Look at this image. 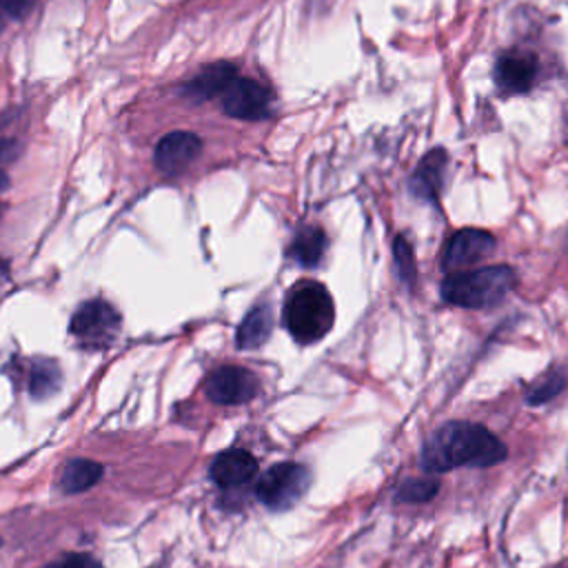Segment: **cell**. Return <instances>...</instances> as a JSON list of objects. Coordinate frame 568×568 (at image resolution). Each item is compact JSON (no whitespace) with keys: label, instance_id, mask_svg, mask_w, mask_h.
I'll use <instances>...</instances> for the list:
<instances>
[{"label":"cell","instance_id":"6da1fadb","mask_svg":"<svg viewBox=\"0 0 568 568\" xmlns=\"http://www.w3.org/2000/svg\"><path fill=\"white\" fill-rule=\"evenodd\" d=\"M506 446L481 424L448 422L433 430L422 448V466L428 473H446L459 466H493L504 462Z\"/></svg>","mask_w":568,"mask_h":568},{"label":"cell","instance_id":"7a4b0ae2","mask_svg":"<svg viewBox=\"0 0 568 568\" xmlns=\"http://www.w3.org/2000/svg\"><path fill=\"white\" fill-rule=\"evenodd\" d=\"M515 271L506 264L450 273L442 282V297L464 308H488L506 300L515 286Z\"/></svg>","mask_w":568,"mask_h":568},{"label":"cell","instance_id":"3957f363","mask_svg":"<svg viewBox=\"0 0 568 568\" xmlns=\"http://www.w3.org/2000/svg\"><path fill=\"white\" fill-rule=\"evenodd\" d=\"M333 300L317 282L297 284L284 304V324L300 344L322 339L333 326Z\"/></svg>","mask_w":568,"mask_h":568},{"label":"cell","instance_id":"277c9868","mask_svg":"<svg viewBox=\"0 0 568 568\" xmlns=\"http://www.w3.org/2000/svg\"><path fill=\"white\" fill-rule=\"evenodd\" d=\"M311 484V473L302 464L282 462L271 466L257 481V499L271 510L295 506Z\"/></svg>","mask_w":568,"mask_h":568},{"label":"cell","instance_id":"5b68a950","mask_svg":"<svg viewBox=\"0 0 568 568\" xmlns=\"http://www.w3.org/2000/svg\"><path fill=\"white\" fill-rule=\"evenodd\" d=\"M120 331V315L102 300L82 304L69 322V333L87 348L109 346Z\"/></svg>","mask_w":568,"mask_h":568},{"label":"cell","instance_id":"8992f818","mask_svg":"<svg viewBox=\"0 0 568 568\" xmlns=\"http://www.w3.org/2000/svg\"><path fill=\"white\" fill-rule=\"evenodd\" d=\"M271 91L255 80L235 78L222 91V109L237 120H262L271 113Z\"/></svg>","mask_w":568,"mask_h":568},{"label":"cell","instance_id":"52a82bcc","mask_svg":"<svg viewBox=\"0 0 568 568\" xmlns=\"http://www.w3.org/2000/svg\"><path fill=\"white\" fill-rule=\"evenodd\" d=\"M257 377L240 366H222L204 382V393L215 404H244L255 397Z\"/></svg>","mask_w":568,"mask_h":568},{"label":"cell","instance_id":"ba28073f","mask_svg":"<svg viewBox=\"0 0 568 568\" xmlns=\"http://www.w3.org/2000/svg\"><path fill=\"white\" fill-rule=\"evenodd\" d=\"M495 237L488 231L481 229H462L457 231L444 248V268L448 273H455L459 268L473 266L477 262H481L484 257L493 255L495 251Z\"/></svg>","mask_w":568,"mask_h":568},{"label":"cell","instance_id":"9c48e42d","mask_svg":"<svg viewBox=\"0 0 568 568\" xmlns=\"http://www.w3.org/2000/svg\"><path fill=\"white\" fill-rule=\"evenodd\" d=\"M200 151H202V142L195 133L173 131L158 142L155 166L166 175L182 173L200 155Z\"/></svg>","mask_w":568,"mask_h":568},{"label":"cell","instance_id":"30bf717a","mask_svg":"<svg viewBox=\"0 0 568 568\" xmlns=\"http://www.w3.org/2000/svg\"><path fill=\"white\" fill-rule=\"evenodd\" d=\"M537 75V58L521 51L504 53L495 67V80L506 93H524Z\"/></svg>","mask_w":568,"mask_h":568},{"label":"cell","instance_id":"8fae6325","mask_svg":"<svg viewBox=\"0 0 568 568\" xmlns=\"http://www.w3.org/2000/svg\"><path fill=\"white\" fill-rule=\"evenodd\" d=\"M257 473V462L242 448L220 453L211 464V479L222 488H237L248 484Z\"/></svg>","mask_w":568,"mask_h":568},{"label":"cell","instance_id":"7c38bea8","mask_svg":"<svg viewBox=\"0 0 568 568\" xmlns=\"http://www.w3.org/2000/svg\"><path fill=\"white\" fill-rule=\"evenodd\" d=\"M235 67L229 62H213L209 67H204L191 82L184 84L182 93L193 100V102H202L209 100L213 95H222V91L235 80Z\"/></svg>","mask_w":568,"mask_h":568},{"label":"cell","instance_id":"4fadbf2b","mask_svg":"<svg viewBox=\"0 0 568 568\" xmlns=\"http://www.w3.org/2000/svg\"><path fill=\"white\" fill-rule=\"evenodd\" d=\"M444 169H446V153L442 149L426 153L410 178L413 195H417L422 200H430V202L437 200L439 189H442Z\"/></svg>","mask_w":568,"mask_h":568},{"label":"cell","instance_id":"5bb4252c","mask_svg":"<svg viewBox=\"0 0 568 568\" xmlns=\"http://www.w3.org/2000/svg\"><path fill=\"white\" fill-rule=\"evenodd\" d=\"M271 328H273L271 308L266 304H257L246 313V317L237 326L235 342L240 348H257L268 339Z\"/></svg>","mask_w":568,"mask_h":568},{"label":"cell","instance_id":"9a60e30c","mask_svg":"<svg viewBox=\"0 0 568 568\" xmlns=\"http://www.w3.org/2000/svg\"><path fill=\"white\" fill-rule=\"evenodd\" d=\"M102 477V466L93 459H71L60 475V488L64 493H82L98 484Z\"/></svg>","mask_w":568,"mask_h":568},{"label":"cell","instance_id":"2e32d148","mask_svg":"<svg viewBox=\"0 0 568 568\" xmlns=\"http://www.w3.org/2000/svg\"><path fill=\"white\" fill-rule=\"evenodd\" d=\"M326 248V235L317 226L302 229L291 244V257L302 266H315Z\"/></svg>","mask_w":568,"mask_h":568},{"label":"cell","instance_id":"e0dca14e","mask_svg":"<svg viewBox=\"0 0 568 568\" xmlns=\"http://www.w3.org/2000/svg\"><path fill=\"white\" fill-rule=\"evenodd\" d=\"M60 386V371L55 366V362H38L31 368V377H29V390L33 397L42 399L51 393H55Z\"/></svg>","mask_w":568,"mask_h":568},{"label":"cell","instance_id":"ac0fdd59","mask_svg":"<svg viewBox=\"0 0 568 568\" xmlns=\"http://www.w3.org/2000/svg\"><path fill=\"white\" fill-rule=\"evenodd\" d=\"M437 490H439V481L435 477H430V475L410 477L399 486L397 499L408 501V504H419V501H428L430 497H435Z\"/></svg>","mask_w":568,"mask_h":568},{"label":"cell","instance_id":"d6986e66","mask_svg":"<svg viewBox=\"0 0 568 568\" xmlns=\"http://www.w3.org/2000/svg\"><path fill=\"white\" fill-rule=\"evenodd\" d=\"M566 386V377L559 371H552L548 375H544L541 379H537L528 393H526V402L528 404H546L550 402L555 395H559Z\"/></svg>","mask_w":568,"mask_h":568},{"label":"cell","instance_id":"ffe728a7","mask_svg":"<svg viewBox=\"0 0 568 568\" xmlns=\"http://www.w3.org/2000/svg\"><path fill=\"white\" fill-rule=\"evenodd\" d=\"M393 253H395V264H397L399 277L406 284H413V280H415V260H413V248H410V244L406 242L404 235L395 237Z\"/></svg>","mask_w":568,"mask_h":568},{"label":"cell","instance_id":"44dd1931","mask_svg":"<svg viewBox=\"0 0 568 568\" xmlns=\"http://www.w3.org/2000/svg\"><path fill=\"white\" fill-rule=\"evenodd\" d=\"M44 568H102V564L89 555H64Z\"/></svg>","mask_w":568,"mask_h":568},{"label":"cell","instance_id":"7402d4cb","mask_svg":"<svg viewBox=\"0 0 568 568\" xmlns=\"http://www.w3.org/2000/svg\"><path fill=\"white\" fill-rule=\"evenodd\" d=\"M36 7V0H0V9L11 18H27L31 9Z\"/></svg>","mask_w":568,"mask_h":568},{"label":"cell","instance_id":"603a6c76","mask_svg":"<svg viewBox=\"0 0 568 568\" xmlns=\"http://www.w3.org/2000/svg\"><path fill=\"white\" fill-rule=\"evenodd\" d=\"M20 155V144L16 140H0V166L13 162Z\"/></svg>","mask_w":568,"mask_h":568},{"label":"cell","instance_id":"cb8c5ba5","mask_svg":"<svg viewBox=\"0 0 568 568\" xmlns=\"http://www.w3.org/2000/svg\"><path fill=\"white\" fill-rule=\"evenodd\" d=\"M7 280H9V268H7V264L0 260V288L7 284Z\"/></svg>","mask_w":568,"mask_h":568},{"label":"cell","instance_id":"d4e9b609","mask_svg":"<svg viewBox=\"0 0 568 568\" xmlns=\"http://www.w3.org/2000/svg\"><path fill=\"white\" fill-rule=\"evenodd\" d=\"M7 186V175L0 171V191Z\"/></svg>","mask_w":568,"mask_h":568},{"label":"cell","instance_id":"484cf974","mask_svg":"<svg viewBox=\"0 0 568 568\" xmlns=\"http://www.w3.org/2000/svg\"><path fill=\"white\" fill-rule=\"evenodd\" d=\"M2 29H4V11L0 9V31H2Z\"/></svg>","mask_w":568,"mask_h":568}]
</instances>
